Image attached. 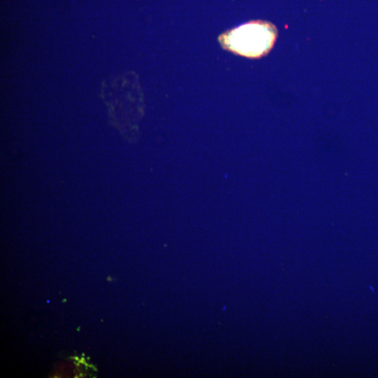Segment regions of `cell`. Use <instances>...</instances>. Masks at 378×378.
<instances>
[{"label":"cell","mask_w":378,"mask_h":378,"mask_svg":"<svg viewBox=\"0 0 378 378\" xmlns=\"http://www.w3.org/2000/svg\"><path fill=\"white\" fill-rule=\"evenodd\" d=\"M278 30L271 23L253 21L220 37L227 49L248 58H260L268 54L276 41Z\"/></svg>","instance_id":"obj_1"},{"label":"cell","mask_w":378,"mask_h":378,"mask_svg":"<svg viewBox=\"0 0 378 378\" xmlns=\"http://www.w3.org/2000/svg\"><path fill=\"white\" fill-rule=\"evenodd\" d=\"M71 359L78 362L80 360L78 357H71Z\"/></svg>","instance_id":"obj_2"},{"label":"cell","mask_w":378,"mask_h":378,"mask_svg":"<svg viewBox=\"0 0 378 378\" xmlns=\"http://www.w3.org/2000/svg\"><path fill=\"white\" fill-rule=\"evenodd\" d=\"M107 280L111 282V281H112V279H111V277H108V278H107Z\"/></svg>","instance_id":"obj_3"},{"label":"cell","mask_w":378,"mask_h":378,"mask_svg":"<svg viewBox=\"0 0 378 378\" xmlns=\"http://www.w3.org/2000/svg\"><path fill=\"white\" fill-rule=\"evenodd\" d=\"M80 377H84V376H83V374H80Z\"/></svg>","instance_id":"obj_4"},{"label":"cell","mask_w":378,"mask_h":378,"mask_svg":"<svg viewBox=\"0 0 378 378\" xmlns=\"http://www.w3.org/2000/svg\"><path fill=\"white\" fill-rule=\"evenodd\" d=\"M63 302H66L67 300L65 299V300H63Z\"/></svg>","instance_id":"obj_5"}]
</instances>
